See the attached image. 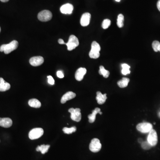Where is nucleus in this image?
I'll list each match as a JSON object with an SVG mask.
<instances>
[{
  "label": "nucleus",
  "instance_id": "obj_1",
  "mask_svg": "<svg viewBox=\"0 0 160 160\" xmlns=\"http://www.w3.org/2000/svg\"><path fill=\"white\" fill-rule=\"evenodd\" d=\"M18 42L16 40L13 41L9 44H4L0 47V51L4 52L6 54H9L18 47Z\"/></svg>",
  "mask_w": 160,
  "mask_h": 160
},
{
  "label": "nucleus",
  "instance_id": "obj_2",
  "mask_svg": "<svg viewBox=\"0 0 160 160\" xmlns=\"http://www.w3.org/2000/svg\"><path fill=\"white\" fill-rule=\"evenodd\" d=\"M100 50L101 47L99 44L96 41H93L92 43L91 49L89 53L90 57L93 59H97L100 56Z\"/></svg>",
  "mask_w": 160,
  "mask_h": 160
},
{
  "label": "nucleus",
  "instance_id": "obj_3",
  "mask_svg": "<svg viewBox=\"0 0 160 160\" xmlns=\"http://www.w3.org/2000/svg\"><path fill=\"white\" fill-rule=\"evenodd\" d=\"M79 42L77 38L73 35H71L69 38V41L66 43V46L69 51H71L75 49L79 46Z\"/></svg>",
  "mask_w": 160,
  "mask_h": 160
},
{
  "label": "nucleus",
  "instance_id": "obj_4",
  "mask_svg": "<svg viewBox=\"0 0 160 160\" xmlns=\"http://www.w3.org/2000/svg\"><path fill=\"white\" fill-rule=\"evenodd\" d=\"M43 133L44 130L42 128H34L29 132V137L31 140L37 139L41 138L43 135Z\"/></svg>",
  "mask_w": 160,
  "mask_h": 160
},
{
  "label": "nucleus",
  "instance_id": "obj_5",
  "mask_svg": "<svg viewBox=\"0 0 160 160\" xmlns=\"http://www.w3.org/2000/svg\"><path fill=\"white\" fill-rule=\"evenodd\" d=\"M53 15L49 10H44L41 11L38 14V17L39 20L41 22H46L50 21L52 19Z\"/></svg>",
  "mask_w": 160,
  "mask_h": 160
},
{
  "label": "nucleus",
  "instance_id": "obj_6",
  "mask_svg": "<svg viewBox=\"0 0 160 160\" xmlns=\"http://www.w3.org/2000/svg\"><path fill=\"white\" fill-rule=\"evenodd\" d=\"M69 112L71 114V118L73 121L79 122L82 119L81 109L79 108H71L69 109Z\"/></svg>",
  "mask_w": 160,
  "mask_h": 160
},
{
  "label": "nucleus",
  "instance_id": "obj_7",
  "mask_svg": "<svg viewBox=\"0 0 160 160\" xmlns=\"http://www.w3.org/2000/svg\"><path fill=\"white\" fill-rule=\"evenodd\" d=\"M137 129L142 133H148L153 129V125L149 123H141L137 125Z\"/></svg>",
  "mask_w": 160,
  "mask_h": 160
},
{
  "label": "nucleus",
  "instance_id": "obj_8",
  "mask_svg": "<svg viewBox=\"0 0 160 160\" xmlns=\"http://www.w3.org/2000/svg\"><path fill=\"white\" fill-rule=\"evenodd\" d=\"M101 144L98 138L93 139L90 145V149L93 153H97L100 151Z\"/></svg>",
  "mask_w": 160,
  "mask_h": 160
},
{
  "label": "nucleus",
  "instance_id": "obj_9",
  "mask_svg": "<svg viewBox=\"0 0 160 160\" xmlns=\"http://www.w3.org/2000/svg\"><path fill=\"white\" fill-rule=\"evenodd\" d=\"M147 141L152 147L155 146L157 144L158 142L157 133L153 129L149 132V134L147 137Z\"/></svg>",
  "mask_w": 160,
  "mask_h": 160
},
{
  "label": "nucleus",
  "instance_id": "obj_10",
  "mask_svg": "<svg viewBox=\"0 0 160 160\" xmlns=\"http://www.w3.org/2000/svg\"><path fill=\"white\" fill-rule=\"evenodd\" d=\"M44 58L41 56H33L30 60V63L33 66H40L44 63Z\"/></svg>",
  "mask_w": 160,
  "mask_h": 160
},
{
  "label": "nucleus",
  "instance_id": "obj_11",
  "mask_svg": "<svg viewBox=\"0 0 160 160\" xmlns=\"http://www.w3.org/2000/svg\"><path fill=\"white\" fill-rule=\"evenodd\" d=\"M73 9V6L71 4L67 3L62 6L60 8V11L62 14H70L72 13Z\"/></svg>",
  "mask_w": 160,
  "mask_h": 160
},
{
  "label": "nucleus",
  "instance_id": "obj_12",
  "mask_svg": "<svg viewBox=\"0 0 160 160\" xmlns=\"http://www.w3.org/2000/svg\"><path fill=\"white\" fill-rule=\"evenodd\" d=\"M91 14L89 13H84L82 15L80 20V23L82 26H87L89 25L90 21Z\"/></svg>",
  "mask_w": 160,
  "mask_h": 160
},
{
  "label": "nucleus",
  "instance_id": "obj_13",
  "mask_svg": "<svg viewBox=\"0 0 160 160\" xmlns=\"http://www.w3.org/2000/svg\"><path fill=\"white\" fill-rule=\"evenodd\" d=\"M87 70L85 68H80L77 70L75 73V78L78 81H81L83 79L85 75L86 74Z\"/></svg>",
  "mask_w": 160,
  "mask_h": 160
},
{
  "label": "nucleus",
  "instance_id": "obj_14",
  "mask_svg": "<svg viewBox=\"0 0 160 160\" xmlns=\"http://www.w3.org/2000/svg\"><path fill=\"white\" fill-rule=\"evenodd\" d=\"M76 94L70 91L66 93L62 97L61 102L62 104H64L66 101L72 99L76 97Z\"/></svg>",
  "mask_w": 160,
  "mask_h": 160
},
{
  "label": "nucleus",
  "instance_id": "obj_15",
  "mask_svg": "<svg viewBox=\"0 0 160 160\" xmlns=\"http://www.w3.org/2000/svg\"><path fill=\"white\" fill-rule=\"evenodd\" d=\"M13 124V121L10 118H1L0 121V126L4 128H8L11 127Z\"/></svg>",
  "mask_w": 160,
  "mask_h": 160
},
{
  "label": "nucleus",
  "instance_id": "obj_16",
  "mask_svg": "<svg viewBox=\"0 0 160 160\" xmlns=\"http://www.w3.org/2000/svg\"><path fill=\"white\" fill-rule=\"evenodd\" d=\"M10 85L5 82L2 78L0 77V91L5 92L10 89Z\"/></svg>",
  "mask_w": 160,
  "mask_h": 160
},
{
  "label": "nucleus",
  "instance_id": "obj_17",
  "mask_svg": "<svg viewBox=\"0 0 160 160\" xmlns=\"http://www.w3.org/2000/svg\"><path fill=\"white\" fill-rule=\"evenodd\" d=\"M107 98L106 93L102 94L101 92H97L96 100H97L98 104H99V105H102L106 102Z\"/></svg>",
  "mask_w": 160,
  "mask_h": 160
},
{
  "label": "nucleus",
  "instance_id": "obj_18",
  "mask_svg": "<svg viewBox=\"0 0 160 160\" xmlns=\"http://www.w3.org/2000/svg\"><path fill=\"white\" fill-rule=\"evenodd\" d=\"M102 114V112H101V109L99 108H96L94 110H93L92 113L91 114L88 116V118H89V121L91 123L94 122L96 119V116L97 114Z\"/></svg>",
  "mask_w": 160,
  "mask_h": 160
},
{
  "label": "nucleus",
  "instance_id": "obj_19",
  "mask_svg": "<svg viewBox=\"0 0 160 160\" xmlns=\"http://www.w3.org/2000/svg\"><path fill=\"white\" fill-rule=\"evenodd\" d=\"M29 106L35 108H39L41 106V103L37 99H32L29 101Z\"/></svg>",
  "mask_w": 160,
  "mask_h": 160
},
{
  "label": "nucleus",
  "instance_id": "obj_20",
  "mask_svg": "<svg viewBox=\"0 0 160 160\" xmlns=\"http://www.w3.org/2000/svg\"><path fill=\"white\" fill-rule=\"evenodd\" d=\"M130 81V79L126 77H123L122 80L117 82V85L120 88H125L128 86Z\"/></svg>",
  "mask_w": 160,
  "mask_h": 160
},
{
  "label": "nucleus",
  "instance_id": "obj_21",
  "mask_svg": "<svg viewBox=\"0 0 160 160\" xmlns=\"http://www.w3.org/2000/svg\"><path fill=\"white\" fill-rule=\"evenodd\" d=\"M49 148H50V145H42L40 146H38L36 148V150L38 152L41 151V153L44 154L48 152Z\"/></svg>",
  "mask_w": 160,
  "mask_h": 160
},
{
  "label": "nucleus",
  "instance_id": "obj_22",
  "mask_svg": "<svg viewBox=\"0 0 160 160\" xmlns=\"http://www.w3.org/2000/svg\"><path fill=\"white\" fill-rule=\"evenodd\" d=\"M99 73L100 75H102L105 78H108L109 76L110 72L108 70H107L103 66H100V70Z\"/></svg>",
  "mask_w": 160,
  "mask_h": 160
},
{
  "label": "nucleus",
  "instance_id": "obj_23",
  "mask_svg": "<svg viewBox=\"0 0 160 160\" xmlns=\"http://www.w3.org/2000/svg\"><path fill=\"white\" fill-rule=\"evenodd\" d=\"M122 73L124 75H127L128 74H130V65L126 64H123L122 65Z\"/></svg>",
  "mask_w": 160,
  "mask_h": 160
},
{
  "label": "nucleus",
  "instance_id": "obj_24",
  "mask_svg": "<svg viewBox=\"0 0 160 160\" xmlns=\"http://www.w3.org/2000/svg\"><path fill=\"white\" fill-rule=\"evenodd\" d=\"M124 17L122 14H120L118 16L117 19V25L119 28H122L124 26Z\"/></svg>",
  "mask_w": 160,
  "mask_h": 160
},
{
  "label": "nucleus",
  "instance_id": "obj_25",
  "mask_svg": "<svg viewBox=\"0 0 160 160\" xmlns=\"http://www.w3.org/2000/svg\"><path fill=\"white\" fill-rule=\"evenodd\" d=\"M77 130V128L75 126L71 127V128H67V127H64L63 129V131L64 133L66 134H71L72 132H74Z\"/></svg>",
  "mask_w": 160,
  "mask_h": 160
},
{
  "label": "nucleus",
  "instance_id": "obj_26",
  "mask_svg": "<svg viewBox=\"0 0 160 160\" xmlns=\"http://www.w3.org/2000/svg\"><path fill=\"white\" fill-rule=\"evenodd\" d=\"M141 147L145 150H148L151 148L152 146L148 143V141H143L141 143Z\"/></svg>",
  "mask_w": 160,
  "mask_h": 160
},
{
  "label": "nucleus",
  "instance_id": "obj_27",
  "mask_svg": "<svg viewBox=\"0 0 160 160\" xmlns=\"http://www.w3.org/2000/svg\"><path fill=\"white\" fill-rule=\"evenodd\" d=\"M110 25H111V21L109 19H105L102 22V27L104 29H106L109 28Z\"/></svg>",
  "mask_w": 160,
  "mask_h": 160
},
{
  "label": "nucleus",
  "instance_id": "obj_28",
  "mask_svg": "<svg viewBox=\"0 0 160 160\" xmlns=\"http://www.w3.org/2000/svg\"><path fill=\"white\" fill-rule=\"evenodd\" d=\"M160 45V43L157 41H155L152 43V47L153 49L155 52H158V48L159 45Z\"/></svg>",
  "mask_w": 160,
  "mask_h": 160
},
{
  "label": "nucleus",
  "instance_id": "obj_29",
  "mask_svg": "<svg viewBox=\"0 0 160 160\" xmlns=\"http://www.w3.org/2000/svg\"><path fill=\"white\" fill-rule=\"evenodd\" d=\"M47 78L49 83L51 85H54V84L55 82L54 80V79L53 77L51 76H47Z\"/></svg>",
  "mask_w": 160,
  "mask_h": 160
},
{
  "label": "nucleus",
  "instance_id": "obj_30",
  "mask_svg": "<svg viewBox=\"0 0 160 160\" xmlns=\"http://www.w3.org/2000/svg\"><path fill=\"white\" fill-rule=\"evenodd\" d=\"M56 75H57V77L60 78H63L64 77V75L62 71H58L56 72Z\"/></svg>",
  "mask_w": 160,
  "mask_h": 160
},
{
  "label": "nucleus",
  "instance_id": "obj_31",
  "mask_svg": "<svg viewBox=\"0 0 160 160\" xmlns=\"http://www.w3.org/2000/svg\"><path fill=\"white\" fill-rule=\"evenodd\" d=\"M58 43L61 45H63V44H65L66 45V43H64V41L62 39H59L58 40Z\"/></svg>",
  "mask_w": 160,
  "mask_h": 160
},
{
  "label": "nucleus",
  "instance_id": "obj_32",
  "mask_svg": "<svg viewBox=\"0 0 160 160\" xmlns=\"http://www.w3.org/2000/svg\"><path fill=\"white\" fill-rule=\"evenodd\" d=\"M157 7L158 8V10L160 11V0L158 1L157 3Z\"/></svg>",
  "mask_w": 160,
  "mask_h": 160
},
{
  "label": "nucleus",
  "instance_id": "obj_33",
  "mask_svg": "<svg viewBox=\"0 0 160 160\" xmlns=\"http://www.w3.org/2000/svg\"><path fill=\"white\" fill-rule=\"evenodd\" d=\"M138 141L139 143H140V144H141V143H142V142H143V140H142V139L141 138H139L138 139Z\"/></svg>",
  "mask_w": 160,
  "mask_h": 160
},
{
  "label": "nucleus",
  "instance_id": "obj_34",
  "mask_svg": "<svg viewBox=\"0 0 160 160\" xmlns=\"http://www.w3.org/2000/svg\"><path fill=\"white\" fill-rule=\"evenodd\" d=\"M1 2H7L9 1V0H0Z\"/></svg>",
  "mask_w": 160,
  "mask_h": 160
},
{
  "label": "nucleus",
  "instance_id": "obj_35",
  "mask_svg": "<svg viewBox=\"0 0 160 160\" xmlns=\"http://www.w3.org/2000/svg\"><path fill=\"white\" fill-rule=\"evenodd\" d=\"M158 51H160V45H159V47H158Z\"/></svg>",
  "mask_w": 160,
  "mask_h": 160
},
{
  "label": "nucleus",
  "instance_id": "obj_36",
  "mask_svg": "<svg viewBox=\"0 0 160 160\" xmlns=\"http://www.w3.org/2000/svg\"><path fill=\"white\" fill-rule=\"evenodd\" d=\"M116 1H117V2H120L121 1V0H115Z\"/></svg>",
  "mask_w": 160,
  "mask_h": 160
},
{
  "label": "nucleus",
  "instance_id": "obj_37",
  "mask_svg": "<svg viewBox=\"0 0 160 160\" xmlns=\"http://www.w3.org/2000/svg\"><path fill=\"white\" fill-rule=\"evenodd\" d=\"M1 27H0V32H1Z\"/></svg>",
  "mask_w": 160,
  "mask_h": 160
},
{
  "label": "nucleus",
  "instance_id": "obj_38",
  "mask_svg": "<svg viewBox=\"0 0 160 160\" xmlns=\"http://www.w3.org/2000/svg\"><path fill=\"white\" fill-rule=\"evenodd\" d=\"M1 117H0V121H1Z\"/></svg>",
  "mask_w": 160,
  "mask_h": 160
},
{
  "label": "nucleus",
  "instance_id": "obj_39",
  "mask_svg": "<svg viewBox=\"0 0 160 160\" xmlns=\"http://www.w3.org/2000/svg\"></svg>",
  "mask_w": 160,
  "mask_h": 160
}]
</instances>
